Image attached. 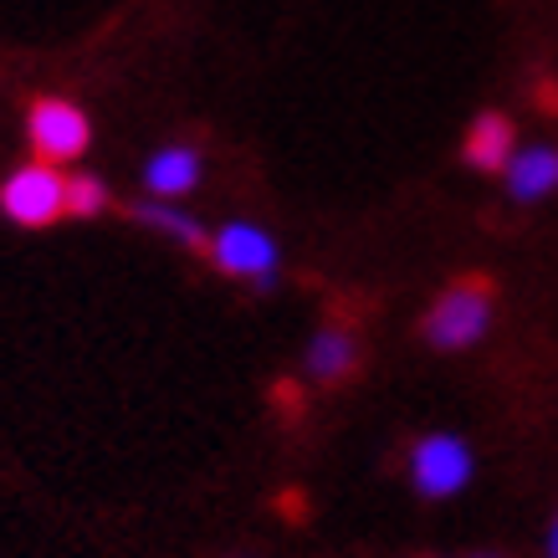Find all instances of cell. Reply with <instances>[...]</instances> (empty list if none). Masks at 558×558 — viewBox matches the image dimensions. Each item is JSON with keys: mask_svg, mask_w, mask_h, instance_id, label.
<instances>
[{"mask_svg": "<svg viewBox=\"0 0 558 558\" xmlns=\"http://www.w3.org/2000/svg\"><path fill=\"white\" fill-rule=\"evenodd\" d=\"M492 328V282L487 277H461L451 288H440V298L425 307L421 339L440 354H466L487 339Z\"/></svg>", "mask_w": 558, "mask_h": 558, "instance_id": "obj_1", "label": "cell"}, {"mask_svg": "<svg viewBox=\"0 0 558 558\" xmlns=\"http://www.w3.org/2000/svg\"><path fill=\"white\" fill-rule=\"evenodd\" d=\"M205 262L220 277H231V282H252L256 292H271L277 288V271H282V246L256 220H226V226L210 231Z\"/></svg>", "mask_w": 558, "mask_h": 558, "instance_id": "obj_2", "label": "cell"}, {"mask_svg": "<svg viewBox=\"0 0 558 558\" xmlns=\"http://www.w3.org/2000/svg\"><path fill=\"white\" fill-rule=\"evenodd\" d=\"M405 472H410L415 497L446 502V497H461V492L472 487L476 457H472V446H466V436H457V430H430V436H421L410 446Z\"/></svg>", "mask_w": 558, "mask_h": 558, "instance_id": "obj_3", "label": "cell"}, {"mask_svg": "<svg viewBox=\"0 0 558 558\" xmlns=\"http://www.w3.org/2000/svg\"><path fill=\"white\" fill-rule=\"evenodd\" d=\"M0 216L21 226V231H47L57 220L68 216V174L57 170V165H21V170L5 174V185H0Z\"/></svg>", "mask_w": 558, "mask_h": 558, "instance_id": "obj_4", "label": "cell"}, {"mask_svg": "<svg viewBox=\"0 0 558 558\" xmlns=\"http://www.w3.org/2000/svg\"><path fill=\"white\" fill-rule=\"evenodd\" d=\"M26 138L41 165H77L93 144V119L72 98H36L26 108Z\"/></svg>", "mask_w": 558, "mask_h": 558, "instance_id": "obj_5", "label": "cell"}, {"mask_svg": "<svg viewBox=\"0 0 558 558\" xmlns=\"http://www.w3.org/2000/svg\"><path fill=\"white\" fill-rule=\"evenodd\" d=\"M205 154L195 144H165L144 159V190L149 201H185L190 190L201 185Z\"/></svg>", "mask_w": 558, "mask_h": 558, "instance_id": "obj_6", "label": "cell"}, {"mask_svg": "<svg viewBox=\"0 0 558 558\" xmlns=\"http://www.w3.org/2000/svg\"><path fill=\"white\" fill-rule=\"evenodd\" d=\"M512 149H518L512 119L508 113H497V108L476 113L472 129H466V138H461V159H466L472 170H482V174H502V165L512 159Z\"/></svg>", "mask_w": 558, "mask_h": 558, "instance_id": "obj_7", "label": "cell"}, {"mask_svg": "<svg viewBox=\"0 0 558 558\" xmlns=\"http://www.w3.org/2000/svg\"><path fill=\"white\" fill-rule=\"evenodd\" d=\"M354 369H359V339L349 333V328L328 323V328H318V333L307 339L303 374L313 379V385H339V379H349Z\"/></svg>", "mask_w": 558, "mask_h": 558, "instance_id": "obj_8", "label": "cell"}, {"mask_svg": "<svg viewBox=\"0 0 558 558\" xmlns=\"http://www.w3.org/2000/svg\"><path fill=\"white\" fill-rule=\"evenodd\" d=\"M502 185L518 205H533L543 195L558 190V149L548 144H533V149H512V159L502 165Z\"/></svg>", "mask_w": 558, "mask_h": 558, "instance_id": "obj_9", "label": "cell"}, {"mask_svg": "<svg viewBox=\"0 0 558 558\" xmlns=\"http://www.w3.org/2000/svg\"><path fill=\"white\" fill-rule=\"evenodd\" d=\"M129 220L144 226V231H154V236L174 241V246H185V252L205 256V246H210L205 220L190 216V210H180V201H138V205H129Z\"/></svg>", "mask_w": 558, "mask_h": 558, "instance_id": "obj_10", "label": "cell"}, {"mask_svg": "<svg viewBox=\"0 0 558 558\" xmlns=\"http://www.w3.org/2000/svg\"><path fill=\"white\" fill-rule=\"evenodd\" d=\"M108 205H113V195H108V185L98 174H68V216L98 220Z\"/></svg>", "mask_w": 558, "mask_h": 558, "instance_id": "obj_11", "label": "cell"}, {"mask_svg": "<svg viewBox=\"0 0 558 558\" xmlns=\"http://www.w3.org/2000/svg\"><path fill=\"white\" fill-rule=\"evenodd\" d=\"M548 558H558V518H554V527H548Z\"/></svg>", "mask_w": 558, "mask_h": 558, "instance_id": "obj_12", "label": "cell"}, {"mask_svg": "<svg viewBox=\"0 0 558 558\" xmlns=\"http://www.w3.org/2000/svg\"><path fill=\"white\" fill-rule=\"evenodd\" d=\"M472 558H497V554H472Z\"/></svg>", "mask_w": 558, "mask_h": 558, "instance_id": "obj_13", "label": "cell"}, {"mask_svg": "<svg viewBox=\"0 0 558 558\" xmlns=\"http://www.w3.org/2000/svg\"><path fill=\"white\" fill-rule=\"evenodd\" d=\"M236 558H246V554H236Z\"/></svg>", "mask_w": 558, "mask_h": 558, "instance_id": "obj_14", "label": "cell"}]
</instances>
